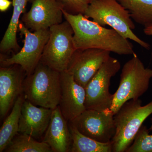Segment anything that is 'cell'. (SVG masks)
I'll use <instances>...</instances> for the list:
<instances>
[{"mask_svg":"<svg viewBox=\"0 0 152 152\" xmlns=\"http://www.w3.org/2000/svg\"><path fill=\"white\" fill-rule=\"evenodd\" d=\"M84 15L102 26H110L126 39L134 41L144 48L150 49L149 44L133 32L135 26L132 19L118 0H94Z\"/></svg>","mask_w":152,"mask_h":152,"instance_id":"3","label":"cell"},{"mask_svg":"<svg viewBox=\"0 0 152 152\" xmlns=\"http://www.w3.org/2000/svg\"><path fill=\"white\" fill-rule=\"evenodd\" d=\"M67 121L59 106L53 110L42 141L48 144L53 152H70L72 139Z\"/></svg>","mask_w":152,"mask_h":152,"instance_id":"15","label":"cell"},{"mask_svg":"<svg viewBox=\"0 0 152 152\" xmlns=\"http://www.w3.org/2000/svg\"><path fill=\"white\" fill-rule=\"evenodd\" d=\"M152 114V101L145 106L139 99L124 104L114 115L116 131L111 140L113 152H126L143 123Z\"/></svg>","mask_w":152,"mask_h":152,"instance_id":"4","label":"cell"},{"mask_svg":"<svg viewBox=\"0 0 152 152\" xmlns=\"http://www.w3.org/2000/svg\"><path fill=\"white\" fill-rule=\"evenodd\" d=\"M69 128L72 136L71 152H113L112 142L103 143L83 134L73 126L69 123Z\"/></svg>","mask_w":152,"mask_h":152,"instance_id":"18","label":"cell"},{"mask_svg":"<svg viewBox=\"0 0 152 152\" xmlns=\"http://www.w3.org/2000/svg\"><path fill=\"white\" fill-rule=\"evenodd\" d=\"M26 76L18 65L0 68V115H7L19 96L23 94V83Z\"/></svg>","mask_w":152,"mask_h":152,"instance_id":"12","label":"cell"},{"mask_svg":"<svg viewBox=\"0 0 152 152\" xmlns=\"http://www.w3.org/2000/svg\"><path fill=\"white\" fill-rule=\"evenodd\" d=\"M144 32L148 36H152V26L145 28Z\"/></svg>","mask_w":152,"mask_h":152,"instance_id":"24","label":"cell"},{"mask_svg":"<svg viewBox=\"0 0 152 152\" xmlns=\"http://www.w3.org/2000/svg\"><path fill=\"white\" fill-rule=\"evenodd\" d=\"M29 0H12L13 7L12 15L7 29L0 44V51L5 53L12 50L18 51L20 49L17 42V34L18 30L20 19L24 13Z\"/></svg>","mask_w":152,"mask_h":152,"instance_id":"16","label":"cell"},{"mask_svg":"<svg viewBox=\"0 0 152 152\" xmlns=\"http://www.w3.org/2000/svg\"><path fill=\"white\" fill-rule=\"evenodd\" d=\"M149 131L142 125L126 152H152V135L149 134Z\"/></svg>","mask_w":152,"mask_h":152,"instance_id":"21","label":"cell"},{"mask_svg":"<svg viewBox=\"0 0 152 152\" xmlns=\"http://www.w3.org/2000/svg\"><path fill=\"white\" fill-rule=\"evenodd\" d=\"M62 7L56 0H32L30 10L24 13L21 21L28 29H48L62 23Z\"/></svg>","mask_w":152,"mask_h":152,"instance_id":"11","label":"cell"},{"mask_svg":"<svg viewBox=\"0 0 152 152\" xmlns=\"http://www.w3.org/2000/svg\"><path fill=\"white\" fill-rule=\"evenodd\" d=\"M121 68L119 61L110 57L85 88V106L86 109L99 111L110 110L114 94L109 91L112 78L116 75Z\"/></svg>","mask_w":152,"mask_h":152,"instance_id":"8","label":"cell"},{"mask_svg":"<svg viewBox=\"0 0 152 152\" xmlns=\"http://www.w3.org/2000/svg\"><path fill=\"white\" fill-rule=\"evenodd\" d=\"M151 127H150L149 129V131H152V118H151Z\"/></svg>","mask_w":152,"mask_h":152,"instance_id":"25","label":"cell"},{"mask_svg":"<svg viewBox=\"0 0 152 152\" xmlns=\"http://www.w3.org/2000/svg\"><path fill=\"white\" fill-rule=\"evenodd\" d=\"M18 30L24 37L23 46L20 51L10 58L1 56V66L18 65L27 76L34 72L40 61L44 48L50 37V30H39L31 32L20 21Z\"/></svg>","mask_w":152,"mask_h":152,"instance_id":"7","label":"cell"},{"mask_svg":"<svg viewBox=\"0 0 152 152\" xmlns=\"http://www.w3.org/2000/svg\"><path fill=\"white\" fill-rule=\"evenodd\" d=\"M110 52L98 49L76 50L66 72L86 88L102 66L110 57Z\"/></svg>","mask_w":152,"mask_h":152,"instance_id":"10","label":"cell"},{"mask_svg":"<svg viewBox=\"0 0 152 152\" xmlns=\"http://www.w3.org/2000/svg\"><path fill=\"white\" fill-rule=\"evenodd\" d=\"M133 20L145 27L152 26V0H118Z\"/></svg>","mask_w":152,"mask_h":152,"instance_id":"19","label":"cell"},{"mask_svg":"<svg viewBox=\"0 0 152 152\" xmlns=\"http://www.w3.org/2000/svg\"><path fill=\"white\" fill-rule=\"evenodd\" d=\"M114 116L111 110L102 112L86 109L69 122L83 134L97 141L108 143L115 133Z\"/></svg>","mask_w":152,"mask_h":152,"instance_id":"9","label":"cell"},{"mask_svg":"<svg viewBox=\"0 0 152 152\" xmlns=\"http://www.w3.org/2000/svg\"><path fill=\"white\" fill-rule=\"evenodd\" d=\"M24 94L19 96L14 104L10 114L7 117L0 129V152L5 151L12 140L19 133V121L23 103Z\"/></svg>","mask_w":152,"mask_h":152,"instance_id":"17","label":"cell"},{"mask_svg":"<svg viewBox=\"0 0 152 152\" xmlns=\"http://www.w3.org/2000/svg\"><path fill=\"white\" fill-rule=\"evenodd\" d=\"M25 99L33 104L54 110L59 105L61 72L41 62L23 83Z\"/></svg>","mask_w":152,"mask_h":152,"instance_id":"2","label":"cell"},{"mask_svg":"<svg viewBox=\"0 0 152 152\" xmlns=\"http://www.w3.org/2000/svg\"><path fill=\"white\" fill-rule=\"evenodd\" d=\"M49 30L50 37L40 62L60 72H65L76 50L73 42V30L66 20L51 27Z\"/></svg>","mask_w":152,"mask_h":152,"instance_id":"6","label":"cell"},{"mask_svg":"<svg viewBox=\"0 0 152 152\" xmlns=\"http://www.w3.org/2000/svg\"><path fill=\"white\" fill-rule=\"evenodd\" d=\"M7 152H52L51 148L46 143L39 142L34 138L25 134L16 136L5 150Z\"/></svg>","mask_w":152,"mask_h":152,"instance_id":"20","label":"cell"},{"mask_svg":"<svg viewBox=\"0 0 152 152\" xmlns=\"http://www.w3.org/2000/svg\"><path fill=\"white\" fill-rule=\"evenodd\" d=\"M53 110L33 104L25 99L22 106L19 133L39 138L45 133Z\"/></svg>","mask_w":152,"mask_h":152,"instance_id":"14","label":"cell"},{"mask_svg":"<svg viewBox=\"0 0 152 152\" xmlns=\"http://www.w3.org/2000/svg\"><path fill=\"white\" fill-rule=\"evenodd\" d=\"M66 12L72 15H84L88 7L94 0H56Z\"/></svg>","mask_w":152,"mask_h":152,"instance_id":"22","label":"cell"},{"mask_svg":"<svg viewBox=\"0 0 152 152\" xmlns=\"http://www.w3.org/2000/svg\"><path fill=\"white\" fill-rule=\"evenodd\" d=\"M61 96L59 107L63 115L71 121L86 110L85 88L66 72H61Z\"/></svg>","mask_w":152,"mask_h":152,"instance_id":"13","label":"cell"},{"mask_svg":"<svg viewBox=\"0 0 152 152\" xmlns=\"http://www.w3.org/2000/svg\"><path fill=\"white\" fill-rule=\"evenodd\" d=\"M12 2L10 0H0V11L1 12H5L8 10Z\"/></svg>","mask_w":152,"mask_h":152,"instance_id":"23","label":"cell"},{"mask_svg":"<svg viewBox=\"0 0 152 152\" xmlns=\"http://www.w3.org/2000/svg\"><path fill=\"white\" fill-rule=\"evenodd\" d=\"M152 78V69L145 68L137 55L125 63L120 75L118 88L114 94L110 110L114 115L124 104L137 100L148 91Z\"/></svg>","mask_w":152,"mask_h":152,"instance_id":"5","label":"cell"},{"mask_svg":"<svg viewBox=\"0 0 152 152\" xmlns=\"http://www.w3.org/2000/svg\"><path fill=\"white\" fill-rule=\"evenodd\" d=\"M64 17L74 31L76 50L98 49L119 55H134L133 44L113 29H108L90 20L83 14L74 15L63 9Z\"/></svg>","mask_w":152,"mask_h":152,"instance_id":"1","label":"cell"}]
</instances>
